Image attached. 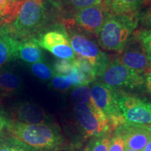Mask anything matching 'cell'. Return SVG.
<instances>
[{"instance_id":"23","label":"cell","mask_w":151,"mask_h":151,"mask_svg":"<svg viewBox=\"0 0 151 151\" xmlns=\"http://www.w3.org/2000/svg\"><path fill=\"white\" fill-rule=\"evenodd\" d=\"M111 135L93 137L87 143L85 151H109Z\"/></svg>"},{"instance_id":"33","label":"cell","mask_w":151,"mask_h":151,"mask_svg":"<svg viewBox=\"0 0 151 151\" xmlns=\"http://www.w3.org/2000/svg\"><path fill=\"white\" fill-rule=\"evenodd\" d=\"M147 127H148V126H147ZM150 131H151V130H150ZM142 151H151V138H150V140H149L148 143L146 144V146H145L144 149H143Z\"/></svg>"},{"instance_id":"15","label":"cell","mask_w":151,"mask_h":151,"mask_svg":"<svg viewBox=\"0 0 151 151\" xmlns=\"http://www.w3.org/2000/svg\"><path fill=\"white\" fill-rule=\"evenodd\" d=\"M41 48L50 51L52 48L62 45L70 44L66 29L58 27L41 34L38 38H32Z\"/></svg>"},{"instance_id":"34","label":"cell","mask_w":151,"mask_h":151,"mask_svg":"<svg viewBox=\"0 0 151 151\" xmlns=\"http://www.w3.org/2000/svg\"><path fill=\"white\" fill-rule=\"evenodd\" d=\"M147 56H148V62H149V64H150V68H151V55H147Z\"/></svg>"},{"instance_id":"37","label":"cell","mask_w":151,"mask_h":151,"mask_svg":"<svg viewBox=\"0 0 151 151\" xmlns=\"http://www.w3.org/2000/svg\"><path fill=\"white\" fill-rule=\"evenodd\" d=\"M50 1H57L58 0H50Z\"/></svg>"},{"instance_id":"4","label":"cell","mask_w":151,"mask_h":151,"mask_svg":"<svg viewBox=\"0 0 151 151\" xmlns=\"http://www.w3.org/2000/svg\"><path fill=\"white\" fill-rule=\"evenodd\" d=\"M73 111L81 131L86 138L111 135L113 131L106 117L94 103L75 102Z\"/></svg>"},{"instance_id":"8","label":"cell","mask_w":151,"mask_h":151,"mask_svg":"<svg viewBox=\"0 0 151 151\" xmlns=\"http://www.w3.org/2000/svg\"><path fill=\"white\" fill-rule=\"evenodd\" d=\"M118 103L125 123L151 125V102L118 90Z\"/></svg>"},{"instance_id":"22","label":"cell","mask_w":151,"mask_h":151,"mask_svg":"<svg viewBox=\"0 0 151 151\" xmlns=\"http://www.w3.org/2000/svg\"><path fill=\"white\" fill-rule=\"evenodd\" d=\"M30 69L36 77L43 81L50 80L55 75L52 69L43 62L32 64Z\"/></svg>"},{"instance_id":"7","label":"cell","mask_w":151,"mask_h":151,"mask_svg":"<svg viewBox=\"0 0 151 151\" xmlns=\"http://www.w3.org/2000/svg\"><path fill=\"white\" fill-rule=\"evenodd\" d=\"M98 79V81L120 91L141 88L144 82L143 74L127 67L117 59L110 62Z\"/></svg>"},{"instance_id":"32","label":"cell","mask_w":151,"mask_h":151,"mask_svg":"<svg viewBox=\"0 0 151 151\" xmlns=\"http://www.w3.org/2000/svg\"><path fill=\"white\" fill-rule=\"evenodd\" d=\"M143 79L144 82L143 86L145 87L148 93L151 96V71L143 74Z\"/></svg>"},{"instance_id":"10","label":"cell","mask_w":151,"mask_h":151,"mask_svg":"<svg viewBox=\"0 0 151 151\" xmlns=\"http://www.w3.org/2000/svg\"><path fill=\"white\" fill-rule=\"evenodd\" d=\"M117 60L122 65L141 74L143 75L151 71L147 54L134 36Z\"/></svg>"},{"instance_id":"30","label":"cell","mask_w":151,"mask_h":151,"mask_svg":"<svg viewBox=\"0 0 151 151\" xmlns=\"http://www.w3.org/2000/svg\"><path fill=\"white\" fill-rule=\"evenodd\" d=\"M139 21L143 29H151V5L148 9L139 13Z\"/></svg>"},{"instance_id":"3","label":"cell","mask_w":151,"mask_h":151,"mask_svg":"<svg viewBox=\"0 0 151 151\" xmlns=\"http://www.w3.org/2000/svg\"><path fill=\"white\" fill-rule=\"evenodd\" d=\"M47 0H26L10 25L9 33L18 41L29 39L45 27L49 18Z\"/></svg>"},{"instance_id":"31","label":"cell","mask_w":151,"mask_h":151,"mask_svg":"<svg viewBox=\"0 0 151 151\" xmlns=\"http://www.w3.org/2000/svg\"><path fill=\"white\" fill-rule=\"evenodd\" d=\"M11 120L6 116L4 113L0 111V139L2 138L6 133L8 132V129Z\"/></svg>"},{"instance_id":"36","label":"cell","mask_w":151,"mask_h":151,"mask_svg":"<svg viewBox=\"0 0 151 151\" xmlns=\"http://www.w3.org/2000/svg\"><path fill=\"white\" fill-rule=\"evenodd\" d=\"M147 126H148V128H149V129H150L151 130V126H149V125H147Z\"/></svg>"},{"instance_id":"5","label":"cell","mask_w":151,"mask_h":151,"mask_svg":"<svg viewBox=\"0 0 151 151\" xmlns=\"http://www.w3.org/2000/svg\"><path fill=\"white\" fill-rule=\"evenodd\" d=\"M69 43L78 55L86 58L94 68L97 79L110 63L107 55L101 51L91 38L78 29L66 26Z\"/></svg>"},{"instance_id":"38","label":"cell","mask_w":151,"mask_h":151,"mask_svg":"<svg viewBox=\"0 0 151 151\" xmlns=\"http://www.w3.org/2000/svg\"><path fill=\"white\" fill-rule=\"evenodd\" d=\"M149 126H151V125H149Z\"/></svg>"},{"instance_id":"21","label":"cell","mask_w":151,"mask_h":151,"mask_svg":"<svg viewBox=\"0 0 151 151\" xmlns=\"http://www.w3.org/2000/svg\"><path fill=\"white\" fill-rule=\"evenodd\" d=\"M73 64L75 67L78 68V69L81 73L86 77L88 81L90 83L94 82L97 79L94 68L90 62L86 58L80 55H76L75 59L73 60Z\"/></svg>"},{"instance_id":"24","label":"cell","mask_w":151,"mask_h":151,"mask_svg":"<svg viewBox=\"0 0 151 151\" xmlns=\"http://www.w3.org/2000/svg\"><path fill=\"white\" fill-rule=\"evenodd\" d=\"M71 100L73 103L82 102L85 104L94 103L91 97L90 88L88 86H81L73 90L71 94Z\"/></svg>"},{"instance_id":"20","label":"cell","mask_w":151,"mask_h":151,"mask_svg":"<svg viewBox=\"0 0 151 151\" xmlns=\"http://www.w3.org/2000/svg\"><path fill=\"white\" fill-rule=\"evenodd\" d=\"M0 151H38L12 136L0 139Z\"/></svg>"},{"instance_id":"2","label":"cell","mask_w":151,"mask_h":151,"mask_svg":"<svg viewBox=\"0 0 151 151\" xmlns=\"http://www.w3.org/2000/svg\"><path fill=\"white\" fill-rule=\"evenodd\" d=\"M139 15L109 13L97 37L98 44L109 51L122 52L138 27Z\"/></svg>"},{"instance_id":"12","label":"cell","mask_w":151,"mask_h":151,"mask_svg":"<svg viewBox=\"0 0 151 151\" xmlns=\"http://www.w3.org/2000/svg\"><path fill=\"white\" fill-rule=\"evenodd\" d=\"M16 121L27 124H50L49 118L39 106L29 102L17 105L14 110Z\"/></svg>"},{"instance_id":"14","label":"cell","mask_w":151,"mask_h":151,"mask_svg":"<svg viewBox=\"0 0 151 151\" xmlns=\"http://www.w3.org/2000/svg\"><path fill=\"white\" fill-rule=\"evenodd\" d=\"M19 43L6 27H0V69L18 58Z\"/></svg>"},{"instance_id":"9","label":"cell","mask_w":151,"mask_h":151,"mask_svg":"<svg viewBox=\"0 0 151 151\" xmlns=\"http://www.w3.org/2000/svg\"><path fill=\"white\" fill-rule=\"evenodd\" d=\"M109 12L103 4L92 6L77 11L71 18L65 19L86 35L98 37L100 29Z\"/></svg>"},{"instance_id":"16","label":"cell","mask_w":151,"mask_h":151,"mask_svg":"<svg viewBox=\"0 0 151 151\" xmlns=\"http://www.w3.org/2000/svg\"><path fill=\"white\" fill-rule=\"evenodd\" d=\"M18 58L28 63L33 64L42 62L43 60V54L39 45L33 39H31L20 41Z\"/></svg>"},{"instance_id":"28","label":"cell","mask_w":151,"mask_h":151,"mask_svg":"<svg viewBox=\"0 0 151 151\" xmlns=\"http://www.w3.org/2000/svg\"><path fill=\"white\" fill-rule=\"evenodd\" d=\"M68 76L70 77L73 86H88L90 83L86 77L78 70V68L73 65V64L72 69L68 73Z\"/></svg>"},{"instance_id":"13","label":"cell","mask_w":151,"mask_h":151,"mask_svg":"<svg viewBox=\"0 0 151 151\" xmlns=\"http://www.w3.org/2000/svg\"><path fill=\"white\" fill-rule=\"evenodd\" d=\"M151 0H103L106 10L113 14H137Z\"/></svg>"},{"instance_id":"35","label":"cell","mask_w":151,"mask_h":151,"mask_svg":"<svg viewBox=\"0 0 151 151\" xmlns=\"http://www.w3.org/2000/svg\"><path fill=\"white\" fill-rule=\"evenodd\" d=\"M124 151H134V150H131V149H129V148H125V150H124Z\"/></svg>"},{"instance_id":"1","label":"cell","mask_w":151,"mask_h":151,"mask_svg":"<svg viewBox=\"0 0 151 151\" xmlns=\"http://www.w3.org/2000/svg\"><path fill=\"white\" fill-rule=\"evenodd\" d=\"M8 132L38 151H58L66 145L59 128L51 123L27 124L11 120Z\"/></svg>"},{"instance_id":"18","label":"cell","mask_w":151,"mask_h":151,"mask_svg":"<svg viewBox=\"0 0 151 151\" xmlns=\"http://www.w3.org/2000/svg\"><path fill=\"white\" fill-rule=\"evenodd\" d=\"M56 3L58 9L65 12L69 17L83 9L102 4L103 0H58Z\"/></svg>"},{"instance_id":"26","label":"cell","mask_w":151,"mask_h":151,"mask_svg":"<svg viewBox=\"0 0 151 151\" xmlns=\"http://www.w3.org/2000/svg\"><path fill=\"white\" fill-rule=\"evenodd\" d=\"M51 85L52 87L59 90H67L72 86L70 77L67 75H55L52 78Z\"/></svg>"},{"instance_id":"11","label":"cell","mask_w":151,"mask_h":151,"mask_svg":"<svg viewBox=\"0 0 151 151\" xmlns=\"http://www.w3.org/2000/svg\"><path fill=\"white\" fill-rule=\"evenodd\" d=\"M114 132L124 139L126 148L134 151H142L151 138V131L146 125L124 123Z\"/></svg>"},{"instance_id":"27","label":"cell","mask_w":151,"mask_h":151,"mask_svg":"<svg viewBox=\"0 0 151 151\" xmlns=\"http://www.w3.org/2000/svg\"><path fill=\"white\" fill-rule=\"evenodd\" d=\"M73 68V60L58 59L55 62L53 70L55 75H66L70 72Z\"/></svg>"},{"instance_id":"29","label":"cell","mask_w":151,"mask_h":151,"mask_svg":"<svg viewBox=\"0 0 151 151\" xmlns=\"http://www.w3.org/2000/svg\"><path fill=\"white\" fill-rule=\"evenodd\" d=\"M125 148V143L120 136L114 134L111 138L109 151H124Z\"/></svg>"},{"instance_id":"25","label":"cell","mask_w":151,"mask_h":151,"mask_svg":"<svg viewBox=\"0 0 151 151\" xmlns=\"http://www.w3.org/2000/svg\"><path fill=\"white\" fill-rule=\"evenodd\" d=\"M134 37L140 43L147 55H151V29H141L135 31Z\"/></svg>"},{"instance_id":"6","label":"cell","mask_w":151,"mask_h":151,"mask_svg":"<svg viewBox=\"0 0 151 151\" xmlns=\"http://www.w3.org/2000/svg\"><path fill=\"white\" fill-rule=\"evenodd\" d=\"M90 92L94 103L106 117L113 131L125 123L118 103V90L95 81L92 83Z\"/></svg>"},{"instance_id":"19","label":"cell","mask_w":151,"mask_h":151,"mask_svg":"<svg viewBox=\"0 0 151 151\" xmlns=\"http://www.w3.org/2000/svg\"><path fill=\"white\" fill-rule=\"evenodd\" d=\"M21 82L18 76L10 71L0 72V95L11 94L20 89Z\"/></svg>"},{"instance_id":"17","label":"cell","mask_w":151,"mask_h":151,"mask_svg":"<svg viewBox=\"0 0 151 151\" xmlns=\"http://www.w3.org/2000/svg\"><path fill=\"white\" fill-rule=\"evenodd\" d=\"M26 0H0V25L14 21Z\"/></svg>"}]
</instances>
